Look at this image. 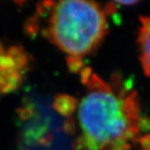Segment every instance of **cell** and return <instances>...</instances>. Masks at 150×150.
<instances>
[{"label": "cell", "mask_w": 150, "mask_h": 150, "mask_svg": "<svg viewBox=\"0 0 150 150\" xmlns=\"http://www.w3.org/2000/svg\"><path fill=\"white\" fill-rule=\"evenodd\" d=\"M80 73L84 91L69 117L76 150H131L144 126L137 91L120 76L107 81L90 67Z\"/></svg>", "instance_id": "6da1fadb"}, {"label": "cell", "mask_w": 150, "mask_h": 150, "mask_svg": "<svg viewBox=\"0 0 150 150\" xmlns=\"http://www.w3.org/2000/svg\"><path fill=\"white\" fill-rule=\"evenodd\" d=\"M109 16L106 5L92 1L42 2L26 22V32L41 34L65 55L72 72H80L84 68V59L105 39Z\"/></svg>", "instance_id": "7a4b0ae2"}, {"label": "cell", "mask_w": 150, "mask_h": 150, "mask_svg": "<svg viewBox=\"0 0 150 150\" xmlns=\"http://www.w3.org/2000/svg\"><path fill=\"white\" fill-rule=\"evenodd\" d=\"M31 68V57L21 45L0 42V96L16 91Z\"/></svg>", "instance_id": "3957f363"}, {"label": "cell", "mask_w": 150, "mask_h": 150, "mask_svg": "<svg viewBox=\"0 0 150 150\" xmlns=\"http://www.w3.org/2000/svg\"><path fill=\"white\" fill-rule=\"evenodd\" d=\"M137 44L143 71L150 80V16H141L139 19Z\"/></svg>", "instance_id": "277c9868"}, {"label": "cell", "mask_w": 150, "mask_h": 150, "mask_svg": "<svg viewBox=\"0 0 150 150\" xmlns=\"http://www.w3.org/2000/svg\"><path fill=\"white\" fill-rule=\"evenodd\" d=\"M138 145H140L142 150H150V132L142 135L138 140Z\"/></svg>", "instance_id": "5b68a950"}]
</instances>
